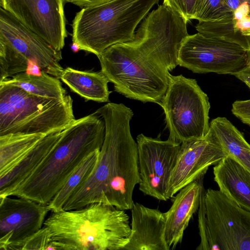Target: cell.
Instances as JSON below:
<instances>
[{
	"label": "cell",
	"instance_id": "6da1fadb",
	"mask_svg": "<svg viewBox=\"0 0 250 250\" xmlns=\"http://www.w3.org/2000/svg\"><path fill=\"white\" fill-rule=\"evenodd\" d=\"M187 22L162 4L143 20L131 41L113 44L98 57L101 71L125 97L159 104L179 65Z\"/></svg>",
	"mask_w": 250,
	"mask_h": 250
},
{
	"label": "cell",
	"instance_id": "4dcf8cb0",
	"mask_svg": "<svg viewBox=\"0 0 250 250\" xmlns=\"http://www.w3.org/2000/svg\"><path fill=\"white\" fill-rule=\"evenodd\" d=\"M233 19L237 21L241 19L242 18L250 15V9L248 4L246 2H244L233 12Z\"/></svg>",
	"mask_w": 250,
	"mask_h": 250
},
{
	"label": "cell",
	"instance_id": "277c9868",
	"mask_svg": "<svg viewBox=\"0 0 250 250\" xmlns=\"http://www.w3.org/2000/svg\"><path fill=\"white\" fill-rule=\"evenodd\" d=\"M124 210L93 203L70 210L53 211L43 226L58 250H119L129 241L131 229Z\"/></svg>",
	"mask_w": 250,
	"mask_h": 250
},
{
	"label": "cell",
	"instance_id": "d6a6232c",
	"mask_svg": "<svg viewBox=\"0 0 250 250\" xmlns=\"http://www.w3.org/2000/svg\"><path fill=\"white\" fill-rule=\"evenodd\" d=\"M235 26L237 29L242 32L250 28V15L245 16L239 20L236 21Z\"/></svg>",
	"mask_w": 250,
	"mask_h": 250
},
{
	"label": "cell",
	"instance_id": "d590c367",
	"mask_svg": "<svg viewBox=\"0 0 250 250\" xmlns=\"http://www.w3.org/2000/svg\"><path fill=\"white\" fill-rule=\"evenodd\" d=\"M242 34L244 36H250V28L247 30L242 31Z\"/></svg>",
	"mask_w": 250,
	"mask_h": 250
},
{
	"label": "cell",
	"instance_id": "2e32d148",
	"mask_svg": "<svg viewBox=\"0 0 250 250\" xmlns=\"http://www.w3.org/2000/svg\"><path fill=\"white\" fill-rule=\"evenodd\" d=\"M202 178L181 189L172 197L170 208L165 212L166 239L170 250L174 249L181 242L189 221L199 208L203 188L201 182Z\"/></svg>",
	"mask_w": 250,
	"mask_h": 250
},
{
	"label": "cell",
	"instance_id": "603a6c76",
	"mask_svg": "<svg viewBox=\"0 0 250 250\" xmlns=\"http://www.w3.org/2000/svg\"><path fill=\"white\" fill-rule=\"evenodd\" d=\"M100 150L85 157L47 205L50 211L62 210L63 207L80 186L89 177L99 158Z\"/></svg>",
	"mask_w": 250,
	"mask_h": 250
},
{
	"label": "cell",
	"instance_id": "484cf974",
	"mask_svg": "<svg viewBox=\"0 0 250 250\" xmlns=\"http://www.w3.org/2000/svg\"><path fill=\"white\" fill-rule=\"evenodd\" d=\"M225 0H197L194 19L198 21H213L233 16Z\"/></svg>",
	"mask_w": 250,
	"mask_h": 250
},
{
	"label": "cell",
	"instance_id": "5b68a950",
	"mask_svg": "<svg viewBox=\"0 0 250 250\" xmlns=\"http://www.w3.org/2000/svg\"><path fill=\"white\" fill-rule=\"evenodd\" d=\"M160 0H111L83 7L72 21V42L98 57L110 46L131 41L135 30Z\"/></svg>",
	"mask_w": 250,
	"mask_h": 250
},
{
	"label": "cell",
	"instance_id": "9c48e42d",
	"mask_svg": "<svg viewBox=\"0 0 250 250\" xmlns=\"http://www.w3.org/2000/svg\"><path fill=\"white\" fill-rule=\"evenodd\" d=\"M179 65L194 73H237L248 64V50L234 42L208 37L197 32L188 35L179 51Z\"/></svg>",
	"mask_w": 250,
	"mask_h": 250
},
{
	"label": "cell",
	"instance_id": "7a4b0ae2",
	"mask_svg": "<svg viewBox=\"0 0 250 250\" xmlns=\"http://www.w3.org/2000/svg\"><path fill=\"white\" fill-rule=\"evenodd\" d=\"M96 112L105 124L104 138L97 164L62 210L79 209L93 203L131 210L134 204V188L141 181L137 144L130 129L133 113L123 104L112 103Z\"/></svg>",
	"mask_w": 250,
	"mask_h": 250
},
{
	"label": "cell",
	"instance_id": "7c38bea8",
	"mask_svg": "<svg viewBox=\"0 0 250 250\" xmlns=\"http://www.w3.org/2000/svg\"><path fill=\"white\" fill-rule=\"evenodd\" d=\"M0 40L8 43L28 61L36 62L41 70L60 78L64 69L60 63L62 59V51L55 50L1 7Z\"/></svg>",
	"mask_w": 250,
	"mask_h": 250
},
{
	"label": "cell",
	"instance_id": "1f68e13d",
	"mask_svg": "<svg viewBox=\"0 0 250 250\" xmlns=\"http://www.w3.org/2000/svg\"><path fill=\"white\" fill-rule=\"evenodd\" d=\"M233 75L243 82L250 88V65L248 64L244 69Z\"/></svg>",
	"mask_w": 250,
	"mask_h": 250
},
{
	"label": "cell",
	"instance_id": "f1b7e54d",
	"mask_svg": "<svg viewBox=\"0 0 250 250\" xmlns=\"http://www.w3.org/2000/svg\"><path fill=\"white\" fill-rule=\"evenodd\" d=\"M231 112L243 123L250 126V100L235 101Z\"/></svg>",
	"mask_w": 250,
	"mask_h": 250
},
{
	"label": "cell",
	"instance_id": "8fae6325",
	"mask_svg": "<svg viewBox=\"0 0 250 250\" xmlns=\"http://www.w3.org/2000/svg\"><path fill=\"white\" fill-rule=\"evenodd\" d=\"M0 6L61 51L67 36L63 0H0Z\"/></svg>",
	"mask_w": 250,
	"mask_h": 250
},
{
	"label": "cell",
	"instance_id": "3957f363",
	"mask_svg": "<svg viewBox=\"0 0 250 250\" xmlns=\"http://www.w3.org/2000/svg\"><path fill=\"white\" fill-rule=\"evenodd\" d=\"M100 116L95 112L75 119L63 129L52 151L11 196L48 205L83 160L101 149L105 124Z\"/></svg>",
	"mask_w": 250,
	"mask_h": 250
},
{
	"label": "cell",
	"instance_id": "f546056e",
	"mask_svg": "<svg viewBox=\"0 0 250 250\" xmlns=\"http://www.w3.org/2000/svg\"><path fill=\"white\" fill-rule=\"evenodd\" d=\"M111 0H66L81 7H88L104 3Z\"/></svg>",
	"mask_w": 250,
	"mask_h": 250
},
{
	"label": "cell",
	"instance_id": "83f0119b",
	"mask_svg": "<svg viewBox=\"0 0 250 250\" xmlns=\"http://www.w3.org/2000/svg\"><path fill=\"white\" fill-rule=\"evenodd\" d=\"M197 0H163V4L171 9L187 23L194 19Z\"/></svg>",
	"mask_w": 250,
	"mask_h": 250
},
{
	"label": "cell",
	"instance_id": "836d02e7",
	"mask_svg": "<svg viewBox=\"0 0 250 250\" xmlns=\"http://www.w3.org/2000/svg\"><path fill=\"white\" fill-rule=\"evenodd\" d=\"M225 1L233 12L239 6L245 2L242 0H225Z\"/></svg>",
	"mask_w": 250,
	"mask_h": 250
},
{
	"label": "cell",
	"instance_id": "5bb4252c",
	"mask_svg": "<svg viewBox=\"0 0 250 250\" xmlns=\"http://www.w3.org/2000/svg\"><path fill=\"white\" fill-rule=\"evenodd\" d=\"M226 156L209 131L203 138L181 143L169 180V199L187 185L202 178L210 166Z\"/></svg>",
	"mask_w": 250,
	"mask_h": 250
},
{
	"label": "cell",
	"instance_id": "ac0fdd59",
	"mask_svg": "<svg viewBox=\"0 0 250 250\" xmlns=\"http://www.w3.org/2000/svg\"><path fill=\"white\" fill-rule=\"evenodd\" d=\"M219 190L238 206L250 211V172L229 156L213 168Z\"/></svg>",
	"mask_w": 250,
	"mask_h": 250
},
{
	"label": "cell",
	"instance_id": "4316f807",
	"mask_svg": "<svg viewBox=\"0 0 250 250\" xmlns=\"http://www.w3.org/2000/svg\"><path fill=\"white\" fill-rule=\"evenodd\" d=\"M10 250H58L54 244L49 229L43 226L40 230L12 246Z\"/></svg>",
	"mask_w": 250,
	"mask_h": 250
},
{
	"label": "cell",
	"instance_id": "8d00e7d4",
	"mask_svg": "<svg viewBox=\"0 0 250 250\" xmlns=\"http://www.w3.org/2000/svg\"><path fill=\"white\" fill-rule=\"evenodd\" d=\"M242 0L244 2H246L248 4L250 9V0Z\"/></svg>",
	"mask_w": 250,
	"mask_h": 250
},
{
	"label": "cell",
	"instance_id": "d4e9b609",
	"mask_svg": "<svg viewBox=\"0 0 250 250\" xmlns=\"http://www.w3.org/2000/svg\"><path fill=\"white\" fill-rule=\"evenodd\" d=\"M29 62L8 43L0 40V82L26 72Z\"/></svg>",
	"mask_w": 250,
	"mask_h": 250
},
{
	"label": "cell",
	"instance_id": "4fadbf2b",
	"mask_svg": "<svg viewBox=\"0 0 250 250\" xmlns=\"http://www.w3.org/2000/svg\"><path fill=\"white\" fill-rule=\"evenodd\" d=\"M0 197V250L10 248L40 230L48 205L25 198Z\"/></svg>",
	"mask_w": 250,
	"mask_h": 250
},
{
	"label": "cell",
	"instance_id": "30bf717a",
	"mask_svg": "<svg viewBox=\"0 0 250 250\" xmlns=\"http://www.w3.org/2000/svg\"><path fill=\"white\" fill-rule=\"evenodd\" d=\"M139 190L157 199L167 201L169 183L181 144L169 138L163 141L143 134L136 138Z\"/></svg>",
	"mask_w": 250,
	"mask_h": 250
},
{
	"label": "cell",
	"instance_id": "52a82bcc",
	"mask_svg": "<svg viewBox=\"0 0 250 250\" xmlns=\"http://www.w3.org/2000/svg\"><path fill=\"white\" fill-rule=\"evenodd\" d=\"M198 250H250V211L220 190L202 191Z\"/></svg>",
	"mask_w": 250,
	"mask_h": 250
},
{
	"label": "cell",
	"instance_id": "e575fe53",
	"mask_svg": "<svg viewBox=\"0 0 250 250\" xmlns=\"http://www.w3.org/2000/svg\"><path fill=\"white\" fill-rule=\"evenodd\" d=\"M248 45V62L249 65H250V36H247Z\"/></svg>",
	"mask_w": 250,
	"mask_h": 250
},
{
	"label": "cell",
	"instance_id": "e0dca14e",
	"mask_svg": "<svg viewBox=\"0 0 250 250\" xmlns=\"http://www.w3.org/2000/svg\"><path fill=\"white\" fill-rule=\"evenodd\" d=\"M63 130L43 138L17 165L0 176V197L12 193L37 170L57 145Z\"/></svg>",
	"mask_w": 250,
	"mask_h": 250
},
{
	"label": "cell",
	"instance_id": "ffe728a7",
	"mask_svg": "<svg viewBox=\"0 0 250 250\" xmlns=\"http://www.w3.org/2000/svg\"><path fill=\"white\" fill-rule=\"evenodd\" d=\"M60 79L74 92L87 101H109L111 93L107 78L100 71H80L68 67L63 69Z\"/></svg>",
	"mask_w": 250,
	"mask_h": 250
},
{
	"label": "cell",
	"instance_id": "d6986e66",
	"mask_svg": "<svg viewBox=\"0 0 250 250\" xmlns=\"http://www.w3.org/2000/svg\"><path fill=\"white\" fill-rule=\"evenodd\" d=\"M208 131L228 156L250 172V145L242 133L226 118L221 117L211 121Z\"/></svg>",
	"mask_w": 250,
	"mask_h": 250
},
{
	"label": "cell",
	"instance_id": "7402d4cb",
	"mask_svg": "<svg viewBox=\"0 0 250 250\" xmlns=\"http://www.w3.org/2000/svg\"><path fill=\"white\" fill-rule=\"evenodd\" d=\"M46 136L21 133L0 136V176L11 170Z\"/></svg>",
	"mask_w": 250,
	"mask_h": 250
},
{
	"label": "cell",
	"instance_id": "8992f818",
	"mask_svg": "<svg viewBox=\"0 0 250 250\" xmlns=\"http://www.w3.org/2000/svg\"><path fill=\"white\" fill-rule=\"evenodd\" d=\"M75 120L73 100L35 96L21 88L0 84V136L11 133H50L61 131Z\"/></svg>",
	"mask_w": 250,
	"mask_h": 250
},
{
	"label": "cell",
	"instance_id": "44dd1931",
	"mask_svg": "<svg viewBox=\"0 0 250 250\" xmlns=\"http://www.w3.org/2000/svg\"><path fill=\"white\" fill-rule=\"evenodd\" d=\"M59 79L41 70L38 75L26 72L19 73L0 82V84L19 87L35 96L62 100L67 94Z\"/></svg>",
	"mask_w": 250,
	"mask_h": 250
},
{
	"label": "cell",
	"instance_id": "9a60e30c",
	"mask_svg": "<svg viewBox=\"0 0 250 250\" xmlns=\"http://www.w3.org/2000/svg\"><path fill=\"white\" fill-rule=\"evenodd\" d=\"M131 232L122 250H170L166 239L165 213L134 203L131 209Z\"/></svg>",
	"mask_w": 250,
	"mask_h": 250
},
{
	"label": "cell",
	"instance_id": "ba28073f",
	"mask_svg": "<svg viewBox=\"0 0 250 250\" xmlns=\"http://www.w3.org/2000/svg\"><path fill=\"white\" fill-rule=\"evenodd\" d=\"M159 104L164 111L169 139L181 144L207 135L210 104L196 80L170 75L167 89Z\"/></svg>",
	"mask_w": 250,
	"mask_h": 250
},
{
	"label": "cell",
	"instance_id": "cb8c5ba5",
	"mask_svg": "<svg viewBox=\"0 0 250 250\" xmlns=\"http://www.w3.org/2000/svg\"><path fill=\"white\" fill-rule=\"evenodd\" d=\"M235 23L233 15L213 21H199L195 28L204 36L226 39L241 45L248 50L247 36L236 28Z\"/></svg>",
	"mask_w": 250,
	"mask_h": 250
}]
</instances>
